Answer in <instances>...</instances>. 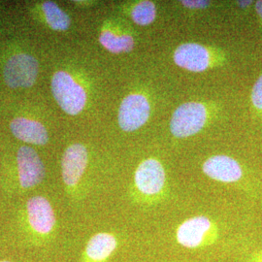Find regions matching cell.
Wrapping results in <instances>:
<instances>
[{"label": "cell", "mask_w": 262, "mask_h": 262, "mask_svg": "<svg viewBox=\"0 0 262 262\" xmlns=\"http://www.w3.org/2000/svg\"><path fill=\"white\" fill-rule=\"evenodd\" d=\"M39 67L36 58L28 54L11 56L4 67V79L12 89H27L35 83Z\"/></svg>", "instance_id": "cell-4"}, {"label": "cell", "mask_w": 262, "mask_h": 262, "mask_svg": "<svg viewBox=\"0 0 262 262\" xmlns=\"http://www.w3.org/2000/svg\"><path fill=\"white\" fill-rule=\"evenodd\" d=\"M134 183L143 195H159L166 184V174L163 165L158 159H145L135 171Z\"/></svg>", "instance_id": "cell-6"}, {"label": "cell", "mask_w": 262, "mask_h": 262, "mask_svg": "<svg viewBox=\"0 0 262 262\" xmlns=\"http://www.w3.org/2000/svg\"><path fill=\"white\" fill-rule=\"evenodd\" d=\"M175 63L190 72H203L210 66V54L206 47L198 43L180 45L174 53Z\"/></svg>", "instance_id": "cell-9"}, {"label": "cell", "mask_w": 262, "mask_h": 262, "mask_svg": "<svg viewBox=\"0 0 262 262\" xmlns=\"http://www.w3.org/2000/svg\"><path fill=\"white\" fill-rule=\"evenodd\" d=\"M181 3L189 9H205L210 5V2L205 0H184Z\"/></svg>", "instance_id": "cell-18"}, {"label": "cell", "mask_w": 262, "mask_h": 262, "mask_svg": "<svg viewBox=\"0 0 262 262\" xmlns=\"http://www.w3.org/2000/svg\"><path fill=\"white\" fill-rule=\"evenodd\" d=\"M52 93L57 104L68 115H78L86 103L84 88L66 71H57L53 76Z\"/></svg>", "instance_id": "cell-1"}, {"label": "cell", "mask_w": 262, "mask_h": 262, "mask_svg": "<svg viewBox=\"0 0 262 262\" xmlns=\"http://www.w3.org/2000/svg\"><path fill=\"white\" fill-rule=\"evenodd\" d=\"M150 115V105L146 96L140 94H131L122 100L118 121L122 130H137L148 122Z\"/></svg>", "instance_id": "cell-5"}, {"label": "cell", "mask_w": 262, "mask_h": 262, "mask_svg": "<svg viewBox=\"0 0 262 262\" xmlns=\"http://www.w3.org/2000/svg\"><path fill=\"white\" fill-rule=\"evenodd\" d=\"M17 161L19 184L23 188H32L43 181L45 167L37 152L32 148L20 147L18 150Z\"/></svg>", "instance_id": "cell-7"}, {"label": "cell", "mask_w": 262, "mask_h": 262, "mask_svg": "<svg viewBox=\"0 0 262 262\" xmlns=\"http://www.w3.org/2000/svg\"><path fill=\"white\" fill-rule=\"evenodd\" d=\"M252 101L257 109L262 110V75L254 84L252 92Z\"/></svg>", "instance_id": "cell-17"}, {"label": "cell", "mask_w": 262, "mask_h": 262, "mask_svg": "<svg viewBox=\"0 0 262 262\" xmlns=\"http://www.w3.org/2000/svg\"><path fill=\"white\" fill-rule=\"evenodd\" d=\"M0 262H9V261H0Z\"/></svg>", "instance_id": "cell-21"}, {"label": "cell", "mask_w": 262, "mask_h": 262, "mask_svg": "<svg viewBox=\"0 0 262 262\" xmlns=\"http://www.w3.org/2000/svg\"><path fill=\"white\" fill-rule=\"evenodd\" d=\"M252 3H253V1H250V0H248V1H239V2H238L239 6H240V7H243V8L250 6Z\"/></svg>", "instance_id": "cell-20"}, {"label": "cell", "mask_w": 262, "mask_h": 262, "mask_svg": "<svg viewBox=\"0 0 262 262\" xmlns=\"http://www.w3.org/2000/svg\"><path fill=\"white\" fill-rule=\"evenodd\" d=\"M207 117L208 112L204 104L201 102L182 104L172 115L170 130L178 138L192 136L203 128Z\"/></svg>", "instance_id": "cell-3"}, {"label": "cell", "mask_w": 262, "mask_h": 262, "mask_svg": "<svg viewBox=\"0 0 262 262\" xmlns=\"http://www.w3.org/2000/svg\"><path fill=\"white\" fill-rule=\"evenodd\" d=\"M28 222L39 234L50 233L56 223L54 210L45 197L34 196L28 202Z\"/></svg>", "instance_id": "cell-11"}, {"label": "cell", "mask_w": 262, "mask_h": 262, "mask_svg": "<svg viewBox=\"0 0 262 262\" xmlns=\"http://www.w3.org/2000/svg\"><path fill=\"white\" fill-rule=\"evenodd\" d=\"M10 129L13 135L23 142L34 145H46L49 140L46 127L40 122L27 118H16L11 124Z\"/></svg>", "instance_id": "cell-12"}, {"label": "cell", "mask_w": 262, "mask_h": 262, "mask_svg": "<svg viewBox=\"0 0 262 262\" xmlns=\"http://www.w3.org/2000/svg\"><path fill=\"white\" fill-rule=\"evenodd\" d=\"M255 9L257 11L258 15L262 18V0L256 2V4H255Z\"/></svg>", "instance_id": "cell-19"}, {"label": "cell", "mask_w": 262, "mask_h": 262, "mask_svg": "<svg viewBox=\"0 0 262 262\" xmlns=\"http://www.w3.org/2000/svg\"><path fill=\"white\" fill-rule=\"evenodd\" d=\"M203 172L209 178L222 183H234L242 177V168L234 159L219 155L207 159L203 163Z\"/></svg>", "instance_id": "cell-10"}, {"label": "cell", "mask_w": 262, "mask_h": 262, "mask_svg": "<svg viewBox=\"0 0 262 262\" xmlns=\"http://www.w3.org/2000/svg\"><path fill=\"white\" fill-rule=\"evenodd\" d=\"M131 17L138 26H149L157 18V6L151 1H141L131 12Z\"/></svg>", "instance_id": "cell-16"}, {"label": "cell", "mask_w": 262, "mask_h": 262, "mask_svg": "<svg viewBox=\"0 0 262 262\" xmlns=\"http://www.w3.org/2000/svg\"><path fill=\"white\" fill-rule=\"evenodd\" d=\"M42 8L49 26L54 30L64 31L69 28L71 25L70 17L56 3L46 1L43 3Z\"/></svg>", "instance_id": "cell-15"}, {"label": "cell", "mask_w": 262, "mask_h": 262, "mask_svg": "<svg viewBox=\"0 0 262 262\" xmlns=\"http://www.w3.org/2000/svg\"><path fill=\"white\" fill-rule=\"evenodd\" d=\"M118 248V240L115 235L100 232L94 235L84 250L88 262H105Z\"/></svg>", "instance_id": "cell-13"}, {"label": "cell", "mask_w": 262, "mask_h": 262, "mask_svg": "<svg viewBox=\"0 0 262 262\" xmlns=\"http://www.w3.org/2000/svg\"><path fill=\"white\" fill-rule=\"evenodd\" d=\"M176 239L182 247L195 250L215 243L217 231L206 215H195L179 225Z\"/></svg>", "instance_id": "cell-2"}, {"label": "cell", "mask_w": 262, "mask_h": 262, "mask_svg": "<svg viewBox=\"0 0 262 262\" xmlns=\"http://www.w3.org/2000/svg\"><path fill=\"white\" fill-rule=\"evenodd\" d=\"M101 45L113 54L128 53L135 46L134 38L129 34H117L110 30H104L99 36Z\"/></svg>", "instance_id": "cell-14"}, {"label": "cell", "mask_w": 262, "mask_h": 262, "mask_svg": "<svg viewBox=\"0 0 262 262\" xmlns=\"http://www.w3.org/2000/svg\"><path fill=\"white\" fill-rule=\"evenodd\" d=\"M88 164V150L82 144H73L66 149L62 161V179L68 187L76 186L84 175Z\"/></svg>", "instance_id": "cell-8"}]
</instances>
